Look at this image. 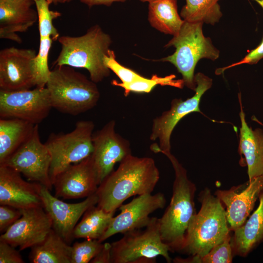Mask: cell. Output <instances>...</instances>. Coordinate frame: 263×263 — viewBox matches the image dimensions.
Masks as SVG:
<instances>
[{
	"instance_id": "6da1fadb",
	"label": "cell",
	"mask_w": 263,
	"mask_h": 263,
	"mask_svg": "<svg viewBox=\"0 0 263 263\" xmlns=\"http://www.w3.org/2000/svg\"><path fill=\"white\" fill-rule=\"evenodd\" d=\"M159 178L152 158L131 154L98 186L97 206L106 212L116 211L132 196L151 193Z\"/></svg>"
},
{
	"instance_id": "7a4b0ae2",
	"label": "cell",
	"mask_w": 263,
	"mask_h": 263,
	"mask_svg": "<svg viewBox=\"0 0 263 263\" xmlns=\"http://www.w3.org/2000/svg\"><path fill=\"white\" fill-rule=\"evenodd\" d=\"M198 200L201 207L190 221L180 252L192 257L193 263H199L200 258L230 234L225 210L220 199L205 188Z\"/></svg>"
},
{
	"instance_id": "3957f363",
	"label": "cell",
	"mask_w": 263,
	"mask_h": 263,
	"mask_svg": "<svg viewBox=\"0 0 263 263\" xmlns=\"http://www.w3.org/2000/svg\"><path fill=\"white\" fill-rule=\"evenodd\" d=\"M159 153L168 158L175 173L170 203L159 218L160 235L170 251L180 252L190 221L197 213L194 202L196 187L188 179L186 169L170 151Z\"/></svg>"
},
{
	"instance_id": "277c9868",
	"label": "cell",
	"mask_w": 263,
	"mask_h": 263,
	"mask_svg": "<svg viewBox=\"0 0 263 263\" xmlns=\"http://www.w3.org/2000/svg\"><path fill=\"white\" fill-rule=\"evenodd\" d=\"M60 52L54 65H67L88 71L90 79L95 83L108 77L110 70L104 63V57L110 50L112 39L98 25L89 28L80 36H63L57 39Z\"/></svg>"
},
{
	"instance_id": "5b68a950",
	"label": "cell",
	"mask_w": 263,
	"mask_h": 263,
	"mask_svg": "<svg viewBox=\"0 0 263 263\" xmlns=\"http://www.w3.org/2000/svg\"><path fill=\"white\" fill-rule=\"evenodd\" d=\"M46 87L52 108L74 116L94 108L100 96L96 83L67 65L51 70Z\"/></svg>"
},
{
	"instance_id": "8992f818",
	"label": "cell",
	"mask_w": 263,
	"mask_h": 263,
	"mask_svg": "<svg viewBox=\"0 0 263 263\" xmlns=\"http://www.w3.org/2000/svg\"><path fill=\"white\" fill-rule=\"evenodd\" d=\"M203 23L185 20L179 32L165 46L174 47L175 52L162 59L172 64L182 75L184 85L194 91L196 87L194 71L198 62L202 58L215 61L220 56L211 38L204 36Z\"/></svg>"
},
{
	"instance_id": "52a82bcc",
	"label": "cell",
	"mask_w": 263,
	"mask_h": 263,
	"mask_svg": "<svg viewBox=\"0 0 263 263\" xmlns=\"http://www.w3.org/2000/svg\"><path fill=\"white\" fill-rule=\"evenodd\" d=\"M169 251L161 239L159 218L151 217L144 230L128 231L111 244V263H154L159 256L169 263Z\"/></svg>"
},
{
	"instance_id": "ba28073f",
	"label": "cell",
	"mask_w": 263,
	"mask_h": 263,
	"mask_svg": "<svg viewBox=\"0 0 263 263\" xmlns=\"http://www.w3.org/2000/svg\"><path fill=\"white\" fill-rule=\"evenodd\" d=\"M94 127L92 121L81 120L69 132L52 133L49 135L45 144L51 156L50 176L52 185L58 174L91 155Z\"/></svg>"
},
{
	"instance_id": "9c48e42d",
	"label": "cell",
	"mask_w": 263,
	"mask_h": 263,
	"mask_svg": "<svg viewBox=\"0 0 263 263\" xmlns=\"http://www.w3.org/2000/svg\"><path fill=\"white\" fill-rule=\"evenodd\" d=\"M194 80L196 87L193 96L185 100L173 99L169 110L153 120L150 138L151 141L158 140V144L155 143L150 147L154 152L170 151V137L176 125L188 114L201 112L199 104L201 97L212 86V79L199 72L195 75Z\"/></svg>"
},
{
	"instance_id": "30bf717a",
	"label": "cell",
	"mask_w": 263,
	"mask_h": 263,
	"mask_svg": "<svg viewBox=\"0 0 263 263\" xmlns=\"http://www.w3.org/2000/svg\"><path fill=\"white\" fill-rule=\"evenodd\" d=\"M51 163L50 153L40 140L37 124L30 137L0 165L14 169L29 180L51 190L53 187L50 176Z\"/></svg>"
},
{
	"instance_id": "8fae6325",
	"label": "cell",
	"mask_w": 263,
	"mask_h": 263,
	"mask_svg": "<svg viewBox=\"0 0 263 263\" xmlns=\"http://www.w3.org/2000/svg\"><path fill=\"white\" fill-rule=\"evenodd\" d=\"M52 108L46 87L16 91L0 90L1 118H19L38 125Z\"/></svg>"
},
{
	"instance_id": "7c38bea8",
	"label": "cell",
	"mask_w": 263,
	"mask_h": 263,
	"mask_svg": "<svg viewBox=\"0 0 263 263\" xmlns=\"http://www.w3.org/2000/svg\"><path fill=\"white\" fill-rule=\"evenodd\" d=\"M115 125L114 120H111L93 134L91 156L99 185L113 170L116 163L132 154L130 142L115 132Z\"/></svg>"
},
{
	"instance_id": "4fadbf2b",
	"label": "cell",
	"mask_w": 263,
	"mask_h": 263,
	"mask_svg": "<svg viewBox=\"0 0 263 263\" xmlns=\"http://www.w3.org/2000/svg\"><path fill=\"white\" fill-rule=\"evenodd\" d=\"M166 202L164 195L146 193L134 198L130 202L122 204L118 208L120 213L113 217L107 229L98 240L102 242L117 233L145 227L151 217L149 215L155 210L164 208Z\"/></svg>"
},
{
	"instance_id": "5bb4252c",
	"label": "cell",
	"mask_w": 263,
	"mask_h": 263,
	"mask_svg": "<svg viewBox=\"0 0 263 263\" xmlns=\"http://www.w3.org/2000/svg\"><path fill=\"white\" fill-rule=\"evenodd\" d=\"M35 50L6 48L0 51V90L16 91L36 86L33 62Z\"/></svg>"
},
{
	"instance_id": "9a60e30c",
	"label": "cell",
	"mask_w": 263,
	"mask_h": 263,
	"mask_svg": "<svg viewBox=\"0 0 263 263\" xmlns=\"http://www.w3.org/2000/svg\"><path fill=\"white\" fill-rule=\"evenodd\" d=\"M263 192V175L229 189H218L215 192L214 195L225 207L231 231H234L245 223Z\"/></svg>"
},
{
	"instance_id": "2e32d148",
	"label": "cell",
	"mask_w": 263,
	"mask_h": 263,
	"mask_svg": "<svg viewBox=\"0 0 263 263\" xmlns=\"http://www.w3.org/2000/svg\"><path fill=\"white\" fill-rule=\"evenodd\" d=\"M21 217L0 236L19 250L41 242L52 229V221L43 207L21 209Z\"/></svg>"
},
{
	"instance_id": "e0dca14e",
	"label": "cell",
	"mask_w": 263,
	"mask_h": 263,
	"mask_svg": "<svg viewBox=\"0 0 263 263\" xmlns=\"http://www.w3.org/2000/svg\"><path fill=\"white\" fill-rule=\"evenodd\" d=\"M40 195L43 208L52 220V228L69 244L74 238V230L80 218L98 202V197L95 193L79 203H67L52 195L50 190L42 185Z\"/></svg>"
},
{
	"instance_id": "ac0fdd59",
	"label": "cell",
	"mask_w": 263,
	"mask_h": 263,
	"mask_svg": "<svg viewBox=\"0 0 263 263\" xmlns=\"http://www.w3.org/2000/svg\"><path fill=\"white\" fill-rule=\"evenodd\" d=\"M98 186L91 155L70 166L58 174L53 182L55 196L65 199L87 198L96 193Z\"/></svg>"
},
{
	"instance_id": "d6986e66",
	"label": "cell",
	"mask_w": 263,
	"mask_h": 263,
	"mask_svg": "<svg viewBox=\"0 0 263 263\" xmlns=\"http://www.w3.org/2000/svg\"><path fill=\"white\" fill-rule=\"evenodd\" d=\"M41 185L23 180L20 173L0 165V204L19 209L43 207Z\"/></svg>"
},
{
	"instance_id": "ffe728a7",
	"label": "cell",
	"mask_w": 263,
	"mask_h": 263,
	"mask_svg": "<svg viewBox=\"0 0 263 263\" xmlns=\"http://www.w3.org/2000/svg\"><path fill=\"white\" fill-rule=\"evenodd\" d=\"M35 2L38 16L39 46L34 60L33 71L36 87L43 88L46 86L51 72L48 63L49 51L53 41L59 37L53 20L60 14L50 10V3L47 0H37Z\"/></svg>"
},
{
	"instance_id": "44dd1931",
	"label": "cell",
	"mask_w": 263,
	"mask_h": 263,
	"mask_svg": "<svg viewBox=\"0 0 263 263\" xmlns=\"http://www.w3.org/2000/svg\"><path fill=\"white\" fill-rule=\"evenodd\" d=\"M32 0H0V38L20 43L17 34L25 32L38 21V11Z\"/></svg>"
},
{
	"instance_id": "7402d4cb",
	"label": "cell",
	"mask_w": 263,
	"mask_h": 263,
	"mask_svg": "<svg viewBox=\"0 0 263 263\" xmlns=\"http://www.w3.org/2000/svg\"><path fill=\"white\" fill-rule=\"evenodd\" d=\"M240 103L241 126L238 152L241 156H244L248 180H251L263 175V130L260 128L253 130L248 126L240 99Z\"/></svg>"
},
{
	"instance_id": "603a6c76",
	"label": "cell",
	"mask_w": 263,
	"mask_h": 263,
	"mask_svg": "<svg viewBox=\"0 0 263 263\" xmlns=\"http://www.w3.org/2000/svg\"><path fill=\"white\" fill-rule=\"evenodd\" d=\"M257 208L231 236L234 255L247 256L263 242V192L260 195Z\"/></svg>"
},
{
	"instance_id": "cb8c5ba5",
	"label": "cell",
	"mask_w": 263,
	"mask_h": 263,
	"mask_svg": "<svg viewBox=\"0 0 263 263\" xmlns=\"http://www.w3.org/2000/svg\"><path fill=\"white\" fill-rule=\"evenodd\" d=\"M35 125L19 118H0V164L30 137Z\"/></svg>"
},
{
	"instance_id": "d4e9b609",
	"label": "cell",
	"mask_w": 263,
	"mask_h": 263,
	"mask_svg": "<svg viewBox=\"0 0 263 263\" xmlns=\"http://www.w3.org/2000/svg\"><path fill=\"white\" fill-rule=\"evenodd\" d=\"M71 246L53 228L40 243L31 247L32 263H71Z\"/></svg>"
},
{
	"instance_id": "484cf974",
	"label": "cell",
	"mask_w": 263,
	"mask_h": 263,
	"mask_svg": "<svg viewBox=\"0 0 263 263\" xmlns=\"http://www.w3.org/2000/svg\"><path fill=\"white\" fill-rule=\"evenodd\" d=\"M148 20L153 28L173 36L179 32L185 21L178 13L177 0L149 2Z\"/></svg>"
},
{
	"instance_id": "4316f807",
	"label": "cell",
	"mask_w": 263,
	"mask_h": 263,
	"mask_svg": "<svg viewBox=\"0 0 263 263\" xmlns=\"http://www.w3.org/2000/svg\"><path fill=\"white\" fill-rule=\"evenodd\" d=\"M115 211L106 212L95 205L90 207L75 226L74 238L99 240L109 227Z\"/></svg>"
},
{
	"instance_id": "83f0119b",
	"label": "cell",
	"mask_w": 263,
	"mask_h": 263,
	"mask_svg": "<svg viewBox=\"0 0 263 263\" xmlns=\"http://www.w3.org/2000/svg\"><path fill=\"white\" fill-rule=\"evenodd\" d=\"M220 0H186L180 16L185 21L191 22H202L214 25L223 16Z\"/></svg>"
},
{
	"instance_id": "f1b7e54d",
	"label": "cell",
	"mask_w": 263,
	"mask_h": 263,
	"mask_svg": "<svg viewBox=\"0 0 263 263\" xmlns=\"http://www.w3.org/2000/svg\"><path fill=\"white\" fill-rule=\"evenodd\" d=\"M175 75H171L160 77L153 75L150 78L143 77L130 83L118 82L113 80V85L122 87L124 89V94L127 96L131 92L137 93H149L157 85L170 86L182 88L184 85L183 79L175 80Z\"/></svg>"
},
{
	"instance_id": "f546056e",
	"label": "cell",
	"mask_w": 263,
	"mask_h": 263,
	"mask_svg": "<svg viewBox=\"0 0 263 263\" xmlns=\"http://www.w3.org/2000/svg\"><path fill=\"white\" fill-rule=\"evenodd\" d=\"M103 244L97 240L86 239L71 246V263H88L97 255Z\"/></svg>"
},
{
	"instance_id": "4dcf8cb0",
	"label": "cell",
	"mask_w": 263,
	"mask_h": 263,
	"mask_svg": "<svg viewBox=\"0 0 263 263\" xmlns=\"http://www.w3.org/2000/svg\"><path fill=\"white\" fill-rule=\"evenodd\" d=\"M230 233L220 243L214 246L207 254L200 258L199 263H231L234 254L231 244Z\"/></svg>"
},
{
	"instance_id": "1f68e13d",
	"label": "cell",
	"mask_w": 263,
	"mask_h": 263,
	"mask_svg": "<svg viewBox=\"0 0 263 263\" xmlns=\"http://www.w3.org/2000/svg\"><path fill=\"white\" fill-rule=\"evenodd\" d=\"M104 63L120 78L123 83H130L144 77L119 63L116 60L114 52L110 49L104 57Z\"/></svg>"
},
{
	"instance_id": "d6a6232c",
	"label": "cell",
	"mask_w": 263,
	"mask_h": 263,
	"mask_svg": "<svg viewBox=\"0 0 263 263\" xmlns=\"http://www.w3.org/2000/svg\"><path fill=\"white\" fill-rule=\"evenodd\" d=\"M256 1L263 9V0H253ZM263 58V39L261 43L256 48L250 51L243 59L238 62L231 64L228 66L216 70V73L220 74L225 70L233 67L244 64L250 65L257 63Z\"/></svg>"
},
{
	"instance_id": "836d02e7",
	"label": "cell",
	"mask_w": 263,
	"mask_h": 263,
	"mask_svg": "<svg viewBox=\"0 0 263 263\" xmlns=\"http://www.w3.org/2000/svg\"><path fill=\"white\" fill-rule=\"evenodd\" d=\"M21 216V209L4 205L0 206V232L4 233Z\"/></svg>"
},
{
	"instance_id": "e575fe53",
	"label": "cell",
	"mask_w": 263,
	"mask_h": 263,
	"mask_svg": "<svg viewBox=\"0 0 263 263\" xmlns=\"http://www.w3.org/2000/svg\"><path fill=\"white\" fill-rule=\"evenodd\" d=\"M24 263L19 252L8 243L0 240V263Z\"/></svg>"
},
{
	"instance_id": "d590c367",
	"label": "cell",
	"mask_w": 263,
	"mask_h": 263,
	"mask_svg": "<svg viewBox=\"0 0 263 263\" xmlns=\"http://www.w3.org/2000/svg\"><path fill=\"white\" fill-rule=\"evenodd\" d=\"M111 244L105 243L97 255L91 260V263H111Z\"/></svg>"
},
{
	"instance_id": "8d00e7d4",
	"label": "cell",
	"mask_w": 263,
	"mask_h": 263,
	"mask_svg": "<svg viewBox=\"0 0 263 263\" xmlns=\"http://www.w3.org/2000/svg\"><path fill=\"white\" fill-rule=\"evenodd\" d=\"M72 0H68V2ZM80 2L86 4L89 7L97 5H105L110 6L113 2L117 1L124 2L126 0H78Z\"/></svg>"
},
{
	"instance_id": "74e56055",
	"label": "cell",
	"mask_w": 263,
	"mask_h": 263,
	"mask_svg": "<svg viewBox=\"0 0 263 263\" xmlns=\"http://www.w3.org/2000/svg\"><path fill=\"white\" fill-rule=\"evenodd\" d=\"M33 1H35L37 0H32ZM50 4L54 3H57L58 2L60 3H63L65 2H68V0H47Z\"/></svg>"
},
{
	"instance_id": "f35d334b",
	"label": "cell",
	"mask_w": 263,
	"mask_h": 263,
	"mask_svg": "<svg viewBox=\"0 0 263 263\" xmlns=\"http://www.w3.org/2000/svg\"><path fill=\"white\" fill-rule=\"evenodd\" d=\"M140 1H142V2H146V1H148V2H150L153 0H140Z\"/></svg>"
}]
</instances>
